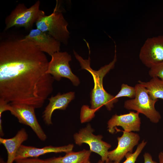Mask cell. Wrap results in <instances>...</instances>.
I'll return each mask as SVG.
<instances>
[{
    "label": "cell",
    "instance_id": "obj_1",
    "mask_svg": "<svg viewBox=\"0 0 163 163\" xmlns=\"http://www.w3.org/2000/svg\"><path fill=\"white\" fill-rule=\"evenodd\" d=\"M48 63L45 53L31 41H1L0 100L41 107L53 89L54 79L46 73Z\"/></svg>",
    "mask_w": 163,
    "mask_h": 163
},
{
    "label": "cell",
    "instance_id": "obj_2",
    "mask_svg": "<svg viewBox=\"0 0 163 163\" xmlns=\"http://www.w3.org/2000/svg\"><path fill=\"white\" fill-rule=\"evenodd\" d=\"M116 47L115 45V54L113 60L109 64L101 67L98 70H93L90 66V59H84L75 51L74 53L75 58L79 62L82 69L86 70L92 75L94 82V87L91 93V108L98 110L102 106H104L109 111L113 107L114 104L118 101L116 97L107 93L104 89L103 79L110 71L113 68L117 60Z\"/></svg>",
    "mask_w": 163,
    "mask_h": 163
},
{
    "label": "cell",
    "instance_id": "obj_3",
    "mask_svg": "<svg viewBox=\"0 0 163 163\" xmlns=\"http://www.w3.org/2000/svg\"><path fill=\"white\" fill-rule=\"evenodd\" d=\"M40 5L39 0L29 8L23 3L18 4L5 18L4 30L14 26L31 29L40 17L45 15L44 12L40 9Z\"/></svg>",
    "mask_w": 163,
    "mask_h": 163
},
{
    "label": "cell",
    "instance_id": "obj_4",
    "mask_svg": "<svg viewBox=\"0 0 163 163\" xmlns=\"http://www.w3.org/2000/svg\"><path fill=\"white\" fill-rule=\"evenodd\" d=\"M58 8L56 4L53 13L48 15L41 17L35 24L37 28L48 33L60 43L66 45L69 37L68 23Z\"/></svg>",
    "mask_w": 163,
    "mask_h": 163
},
{
    "label": "cell",
    "instance_id": "obj_5",
    "mask_svg": "<svg viewBox=\"0 0 163 163\" xmlns=\"http://www.w3.org/2000/svg\"><path fill=\"white\" fill-rule=\"evenodd\" d=\"M135 87V97L125 101L124 108L144 114L153 123H158L161 118L159 112L155 107V104L158 100L152 99L146 88L141 84H137Z\"/></svg>",
    "mask_w": 163,
    "mask_h": 163
},
{
    "label": "cell",
    "instance_id": "obj_6",
    "mask_svg": "<svg viewBox=\"0 0 163 163\" xmlns=\"http://www.w3.org/2000/svg\"><path fill=\"white\" fill-rule=\"evenodd\" d=\"M46 73L51 75L54 79L60 81L62 78L69 79L75 86L80 84L78 78L72 72L69 64L72 60L70 55L66 52H57L51 56Z\"/></svg>",
    "mask_w": 163,
    "mask_h": 163
},
{
    "label": "cell",
    "instance_id": "obj_7",
    "mask_svg": "<svg viewBox=\"0 0 163 163\" xmlns=\"http://www.w3.org/2000/svg\"><path fill=\"white\" fill-rule=\"evenodd\" d=\"M94 129L91 125L88 124L86 127L80 130L74 135L75 144L81 145L83 143L88 144L90 150L99 155L101 160L106 161L108 158V150L111 147L110 144L102 140L103 136L95 135L93 134Z\"/></svg>",
    "mask_w": 163,
    "mask_h": 163
},
{
    "label": "cell",
    "instance_id": "obj_8",
    "mask_svg": "<svg viewBox=\"0 0 163 163\" xmlns=\"http://www.w3.org/2000/svg\"><path fill=\"white\" fill-rule=\"evenodd\" d=\"M139 57L142 63L150 68L163 62V35L148 38L141 48Z\"/></svg>",
    "mask_w": 163,
    "mask_h": 163
},
{
    "label": "cell",
    "instance_id": "obj_9",
    "mask_svg": "<svg viewBox=\"0 0 163 163\" xmlns=\"http://www.w3.org/2000/svg\"><path fill=\"white\" fill-rule=\"evenodd\" d=\"M35 109L27 105L10 104L9 111L20 123L30 126L40 140L45 141L47 136L37 120Z\"/></svg>",
    "mask_w": 163,
    "mask_h": 163
},
{
    "label": "cell",
    "instance_id": "obj_10",
    "mask_svg": "<svg viewBox=\"0 0 163 163\" xmlns=\"http://www.w3.org/2000/svg\"><path fill=\"white\" fill-rule=\"evenodd\" d=\"M24 39L31 41L41 51L50 56L60 50V42L37 28L31 29Z\"/></svg>",
    "mask_w": 163,
    "mask_h": 163
},
{
    "label": "cell",
    "instance_id": "obj_11",
    "mask_svg": "<svg viewBox=\"0 0 163 163\" xmlns=\"http://www.w3.org/2000/svg\"><path fill=\"white\" fill-rule=\"evenodd\" d=\"M123 134L117 138L118 145L113 150L109 151L108 158L111 161L120 162L128 153H132L134 147L140 139L137 133L122 131Z\"/></svg>",
    "mask_w": 163,
    "mask_h": 163
},
{
    "label": "cell",
    "instance_id": "obj_12",
    "mask_svg": "<svg viewBox=\"0 0 163 163\" xmlns=\"http://www.w3.org/2000/svg\"><path fill=\"white\" fill-rule=\"evenodd\" d=\"M139 113L138 112L130 111L126 114L113 115L107 122L108 131L113 134L116 126H120L125 131H139L141 125Z\"/></svg>",
    "mask_w": 163,
    "mask_h": 163
},
{
    "label": "cell",
    "instance_id": "obj_13",
    "mask_svg": "<svg viewBox=\"0 0 163 163\" xmlns=\"http://www.w3.org/2000/svg\"><path fill=\"white\" fill-rule=\"evenodd\" d=\"M75 92L70 91L61 94L58 93L54 96L48 98L49 102L43 113L42 117L45 123L48 125L52 124V116L56 110H65L70 102L75 97Z\"/></svg>",
    "mask_w": 163,
    "mask_h": 163
},
{
    "label": "cell",
    "instance_id": "obj_14",
    "mask_svg": "<svg viewBox=\"0 0 163 163\" xmlns=\"http://www.w3.org/2000/svg\"><path fill=\"white\" fill-rule=\"evenodd\" d=\"M73 147L74 145L72 144L58 147L50 145L40 148L22 145L17 152L15 160L27 158H37L50 153H66L72 151Z\"/></svg>",
    "mask_w": 163,
    "mask_h": 163
},
{
    "label": "cell",
    "instance_id": "obj_15",
    "mask_svg": "<svg viewBox=\"0 0 163 163\" xmlns=\"http://www.w3.org/2000/svg\"><path fill=\"white\" fill-rule=\"evenodd\" d=\"M28 138V135L25 129L22 128L11 138H0V143L5 146L7 152L8 158L6 163H13L15 161L18 150Z\"/></svg>",
    "mask_w": 163,
    "mask_h": 163
},
{
    "label": "cell",
    "instance_id": "obj_16",
    "mask_svg": "<svg viewBox=\"0 0 163 163\" xmlns=\"http://www.w3.org/2000/svg\"><path fill=\"white\" fill-rule=\"evenodd\" d=\"M91 152L83 149L78 152H67L63 156L43 160L44 163H85L89 160Z\"/></svg>",
    "mask_w": 163,
    "mask_h": 163
},
{
    "label": "cell",
    "instance_id": "obj_17",
    "mask_svg": "<svg viewBox=\"0 0 163 163\" xmlns=\"http://www.w3.org/2000/svg\"><path fill=\"white\" fill-rule=\"evenodd\" d=\"M138 82L146 88L149 96L152 99H163V79L157 77H153L148 82L139 80L138 81Z\"/></svg>",
    "mask_w": 163,
    "mask_h": 163
},
{
    "label": "cell",
    "instance_id": "obj_18",
    "mask_svg": "<svg viewBox=\"0 0 163 163\" xmlns=\"http://www.w3.org/2000/svg\"><path fill=\"white\" fill-rule=\"evenodd\" d=\"M147 143V142L143 140L137 146L136 151L133 153L129 152L125 155L126 160L122 163H135L142 151ZM113 163H120L114 161Z\"/></svg>",
    "mask_w": 163,
    "mask_h": 163
},
{
    "label": "cell",
    "instance_id": "obj_19",
    "mask_svg": "<svg viewBox=\"0 0 163 163\" xmlns=\"http://www.w3.org/2000/svg\"><path fill=\"white\" fill-rule=\"evenodd\" d=\"M136 94V91L135 87H132L123 83L121 85L120 90L115 96L117 98L121 97H127L133 99L135 97Z\"/></svg>",
    "mask_w": 163,
    "mask_h": 163
},
{
    "label": "cell",
    "instance_id": "obj_20",
    "mask_svg": "<svg viewBox=\"0 0 163 163\" xmlns=\"http://www.w3.org/2000/svg\"><path fill=\"white\" fill-rule=\"evenodd\" d=\"M82 108L86 111V112L81 110L80 119L82 123L89 121L91 120L94 116V113L97 111L89 108V107L87 105L83 106Z\"/></svg>",
    "mask_w": 163,
    "mask_h": 163
},
{
    "label": "cell",
    "instance_id": "obj_21",
    "mask_svg": "<svg viewBox=\"0 0 163 163\" xmlns=\"http://www.w3.org/2000/svg\"><path fill=\"white\" fill-rule=\"evenodd\" d=\"M149 74L152 78L157 77L163 80V62L150 68Z\"/></svg>",
    "mask_w": 163,
    "mask_h": 163
},
{
    "label": "cell",
    "instance_id": "obj_22",
    "mask_svg": "<svg viewBox=\"0 0 163 163\" xmlns=\"http://www.w3.org/2000/svg\"><path fill=\"white\" fill-rule=\"evenodd\" d=\"M15 163H44L43 160L37 158H27L16 159Z\"/></svg>",
    "mask_w": 163,
    "mask_h": 163
},
{
    "label": "cell",
    "instance_id": "obj_23",
    "mask_svg": "<svg viewBox=\"0 0 163 163\" xmlns=\"http://www.w3.org/2000/svg\"><path fill=\"white\" fill-rule=\"evenodd\" d=\"M144 163H158L153 160L151 155L149 153L145 152L143 155Z\"/></svg>",
    "mask_w": 163,
    "mask_h": 163
},
{
    "label": "cell",
    "instance_id": "obj_24",
    "mask_svg": "<svg viewBox=\"0 0 163 163\" xmlns=\"http://www.w3.org/2000/svg\"><path fill=\"white\" fill-rule=\"evenodd\" d=\"M159 163H163V152H161L158 155Z\"/></svg>",
    "mask_w": 163,
    "mask_h": 163
},
{
    "label": "cell",
    "instance_id": "obj_25",
    "mask_svg": "<svg viewBox=\"0 0 163 163\" xmlns=\"http://www.w3.org/2000/svg\"><path fill=\"white\" fill-rule=\"evenodd\" d=\"M97 163H113V162L109 160L105 161H103L101 160H100Z\"/></svg>",
    "mask_w": 163,
    "mask_h": 163
},
{
    "label": "cell",
    "instance_id": "obj_26",
    "mask_svg": "<svg viewBox=\"0 0 163 163\" xmlns=\"http://www.w3.org/2000/svg\"><path fill=\"white\" fill-rule=\"evenodd\" d=\"M85 163H91L89 161V160L87 161Z\"/></svg>",
    "mask_w": 163,
    "mask_h": 163
},
{
    "label": "cell",
    "instance_id": "obj_27",
    "mask_svg": "<svg viewBox=\"0 0 163 163\" xmlns=\"http://www.w3.org/2000/svg\"></svg>",
    "mask_w": 163,
    "mask_h": 163
}]
</instances>
